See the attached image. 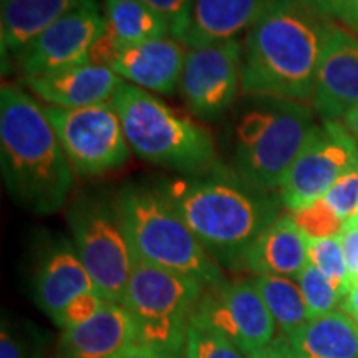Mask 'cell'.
<instances>
[{
	"label": "cell",
	"instance_id": "6da1fadb",
	"mask_svg": "<svg viewBox=\"0 0 358 358\" xmlns=\"http://www.w3.org/2000/svg\"><path fill=\"white\" fill-rule=\"evenodd\" d=\"M330 24L301 0H272L244 40L241 93L312 101Z\"/></svg>",
	"mask_w": 358,
	"mask_h": 358
},
{
	"label": "cell",
	"instance_id": "7a4b0ae2",
	"mask_svg": "<svg viewBox=\"0 0 358 358\" xmlns=\"http://www.w3.org/2000/svg\"><path fill=\"white\" fill-rule=\"evenodd\" d=\"M0 166L13 203L35 214L64 208L73 169L45 106L17 85L0 90Z\"/></svg>",
	"mask_w": 358,
	"mask_h": 358
},
{
	"label": "cell",
	"instance_id": "3957f363",
	"mask_svg": "<svg viewBox=\"0 0 358 358\" xmlns=\"http://www.w3.org/2000/svg\"><path fill=\"white\" fill-rule=\"evenodd\" d=\"M161 191L217 264L243 262L254 241L280 216V198L239 178L186 176L169 179Z\"/></svg>",
	"mask_w": 358,
	"mask_h": 358
},
{
	"label": "cell",
	"instance_id": "277c9868",
	"mask_svg": "<svg viewBox=\"0 0 358 358\" xmlns=\"http://www.w3.org/2000/svg\"><path fill=\"white\" fill-rule=\"evenodd\" d=\"M231 136L232 173L245 185L271 192L284 181L315 128V108L303 101L248 96Z\"/></svg>",
	"mask_w": 358,
	"mask_h": 358
},
{
	"label": "cell",
	"instance_id": "5b68a950",
	"mask_svg": "<svg viewBox=\"0 0 358 358\" xmlns=\"http://www.w3.org/2000/svg\"><path fill=\"white\" fill-rule=\"evenodd\" d=\"M115 206L134 256L140 261L191 277L204 287L226 280L221 267L192 234L161 187L127 186L118 192Z\"/></svg>",
	"mask_w": 358,
	"mask_h": 358
},
{
	"label": "cell",
	"instance_id": "8992f818",
	"mask_svg": "<svg viewBox=\"0 0 358 358\" xmlns=\"http://www.w3.org/2000/svg\"><path fill=\"white\" fill-rule=\"evenodd\" d=\"M131 151L148 163L198 176L217 168L211 133L134 85L123 83L113 96Z\"/></svg>",
	"mask_w": 358,
	"mask_h": 358
},
{
	"label": "cell",
	"instance_id": "52a82bcc",
	"mask_svg": "<svg viewBox=\"0 0 358 358\" xmlns=\"http://www.w3.org/2000/svg\"><path fill=\"white\" fill-rule=\"evenodd\" d=\"M204 285L134 259L123 307L131 315L136 337L163 358H185L192 310Z\"/></svg>",
	"mask_w": 358,
	"mask_h": 358
},
{
	"label": "cell",
	"instance_id": "ba28073f",
	"mask_svg": "<svg viewBox=\"0 0 358 358\" xmlns=\"http://www.w3.org/2000/svg\"><path fill=\"white\" fill-rule=\"evenodd\" d=\"M73 248L105 301L122 303L134 267V256L115 201L82 194L70 208Z\"/></svg>",
	"mask_w": 358,
	"mask_h": 358
},
{
	"label": "cell",
	"instance_id": "9c48e42d",
	"mask_svg": "<svg viewBox=\"0 0 358 358\" xmlns=\"http://www.w3.org/2000/svg\"><path fill=\"white\" fill-rule=\"evenodd\" d=\"M71 169L82 176H100L122 168L131 148L113 101L83 108L45 106Z\"/></svg>",
	"mask_w": 358,
	"mask_h": 358
},
{
	"label": "cell",
	"instance_id": "30bf717a",
	"mask_svg": "<svg viewBox=\"0 0 358 358\" xmlns=\"http://www.w3.org/2000/svg\"><path fill=\"white\" fill-rule=\"evenodd\" d=\"M358 163V143L342 122H322L308 134L279 187L289 213L324 198L327 191Z\"/></svg>",
	"mask_w": 358,
	"mask_h": 358
},
{
	"label": "cell",
	"instance_id": "8fae6325",
	"mask_svg": "<svg viewBox=\"0 0 358 358\" xmlns=\"http://www.w3.org/2000/svg\"><path fill=\"white\" fill-rule=\"evenodd\" d=\"M191 320L224 335L245 357L275 340L277 325L254 282L224 280L206 287Z\"/></svg>",
	"mask_w": 358,
	"mask_h": 358
},
{
	"label": "cell",
	"instance_id": "7c38bea8",
	"mask_svg": "<svg viewBox=\"0 0 358 358\" xmlns=\"http://www.w3.org/2000/svg\"><path fill=\"white\" fill-rule=\"evenodd\" d=\"M243 53L239 38L187 48L179 93L192 116L214 122L229 111L241 92Z\"/></svg>",
	"mask_w": 358,
	"mask_h": 358
},
{
	"label": "cell",
	"instance_id": "4fadbf2b",
	"mask_svg": "<svg viewBox=\"0 0 358 358\" xmlns=\"http://www.w3.org/2000/svg\"><path fill=\"white\" fill-rule=\"evenodd\" d=\"M106 27L96 0L58 19L17 55L24 78L43 77L88 64L90 53Z\"/></svg>",
	"mask_w": 358,
	"mask_h": 358
},
{
	"label": "cell",
	"instance_id": "5bb4252c",
	"mask_svg": "<svg viewBox=\"0 0 358 358\" xmlns=\"http://www.w3.org/2000/svg\"><path fill=\"white\" fill-rule=\"evenodd\" d=\"M312 103L322 122H342L358 105V35L334 22L322 50Z\"/></svg>",
	"mask_w": 358,
	"mask_h": 358
},
{
	"label": "cell",
	"instance_id": "9a60e30c",
	"mask_svg": "<svg viewBox=\"0 0 358 358\" xmlns=\"http://www.w3.org/2000/svg\"><path fill=\"white\" fill-rule=\"evenodd\" d=\"M187 47L173 37L146 40L124 47L110 69L134 87L173 95L179 88Z\"/></svg>",
	"mask_w": 358,
	"mask_h": 358
},
{
	"label": "cell",
	"instance_id": "2e32d148",
	"mask_svg": "<svg viewBox=\"0 0 358 358\" xmlns=\"http://www.w3.org/2000/svg\"><path fill=\"white\" fill-rule=\"evenodd\" d=\"M24 80L30 92L40 101H45V106L58 108H83L108 103L124 83L108 66L93 64Z\"/></svg>",
	"mask_w": 358,
	"mask_h": 358
},
{
	"label": "cell",
	"instance_id": "e0dca14e",
	"mask_svg": "<svg viewBox=\"0 0 358 358\" xmlns=\"http://www.w3.org/2000/svg\"><path fill=\"white\" fill-rule=\"evenodd\" d=\"M138 340L129 312L122 303L106 302L95 317L65 329L58 343L60 358H111Z\"/></svg>",
	"mask_w": 358,
	"mask_h": 358
},
{
	"label": "cell",
	"instance_id": "ac0fdd59",
	"mask_svg": "<svg viewBox=\"0 0 358 358\" xmlns=\"http://www.w3.org/2000/svg\"><path fill=\"white\" fill-rule=\"evenodd\" d=\"M308 237L294 221L292 213H282L254 241L243 264L256 275L295 279L308 264Z\"/></svg>",
	"mask_w": 358,
	"mask_h": 358
},
{
	"label": "cell",
	"instance_id": "d6986e66",
	"mask_svg": "<svg viewBox=\"0 0 358 358\" xmlns=\"http://www.w3.org/2000/svg\"><path fill=\"white\" fill-rule=\"evenodd\" d=\"M34 290L35 302L53 319L80 294L96 289L73 245L60 243L43 256L35 275Z\"/></svg>",
	"mask_w": 358,
	"mask_h": 358
},
{
	"label": "cell",
	"instance_id": "ffe728a7",
	"mask_svg": "<svg viewBox=\"0 0 358 358\" xmlns=\"http://www.w3.org/2000/svg\"><path fill=\"white\" fill-rule=\"evenodd\" d=\"M88 0H0L2 60L17 58L58 19Z\"/></svg>",
	"mask_w": 358,
	"mask_h": 358
},
{
	"label": "cell",
	"instance_id": "44dd1931",
	"mask_svg": "<svg viewBox=\"0 0 358 358\" xmlns=\"http://www.w3.org/2000/svg\"><path fill=\"white\" fill-rule=\"evenodd\" d=\"M271 3L272 0H196L185 45L198 48L239 38Z\"/></svg>",
	"mask_w": 358,
	"mask_h": 358
},
{
	"label": "cell",
	"instance_id": "7402d4cb",
	"mask_svg": "<svg viewBox=\"0 0 358 358\" xmlns=\"http://www.w3.org/2000/svg\"><path fill=\"white\" fill-rule=\"evenodd\" d=\"M285 340L295 358H358V327L340 308L313 317Z\"/></svg>",
	"mask_w": 358,
	"mask_h": 358
},
{
	"label": "cell",
	"instance_id": "603a6c76",
	"mask_svg": "<svg viewBox=\"0 0 358 358\" xmlns=\"http://www.w3.org/2000/svg\"><path fill=\"white\" fill-rule=\"evenodd\" d=\"M103 13L106 32L122 48L169 35L168 22L143 0H105Z\"/></svg>",
	"mask_w": 358,
	"mask_h": 358
},
{
	"label": "cell",
	"instance_id": "cb8c5ba5",
	"mask_svg": "<svg viewBox=\"0 0 358 358\" xmlns=\"http://www.w3.org/2000/svg\"><path fill=\"white\" fill-rule=\"evenodd\" d=\"M252 282L266 302L277 330L282 332V337H290L295 330H299L312 319L302 290L295 279L279 275H257Z\"/></svg>",
	"mask_w": 358,
	"mask_h": 358
},
{
	"label": "cell",
	"instance_id": "d4e9b609",
	"mask_svg": "<svg viewBox=\"0 0 358 358\" xmlns=\"http://www.w3.org/2000/svg\"><path fill=\"white\" fill-rule=\"evenodd\" d=\"M295 280L302 290L312 319L338 310V307L342 306V292L335 287L334 282L324 272H320L312 264H307L301 274L295 277Z\"/></svg>",
	"mask_w": 358,
	"mask_h": 358
},
{
	"label": "cell",
	"instance_id": "484cf974",
	"mask_svg": "<svg viewBox=\"0 0 358 358\" xmlns=\"http://www.w3.org/2000/svg\"><path fill=\"white\" fill-rule=\"evenodd\" d=\"M308 264L315 266L320 272L334 282L342 295L347 294L350 285L345 256H343L340 236L324 237V239H308Z\"/></svg>",
	"mask_w": 358,
	"mask_h": 358
},
{
	"label": "cell",
	"instance_id": "4316f807",
	"mask_svg": "<svg viewBox=\"0 0 358 358\" xmlns=\"http://www.w3.org/2000/svg\"><path fill=\"white\" fill-rule=\"evenodd\" d=\"M185 358H245L224 335L191 320L186 337Z\"/></svg>",
	"mask_w": 358,
	"mask_h": 358
},
{
	"label": "cell",
	"instance_id": "83f0119b",
	"mask_svg": "<svg viewBox=\"0 0 358 358\" xmlns=\"http://www.w3.org/2000/svg\"><path fill=\"white\" fill-rule=\"evenodd\" d=\"M294 221L301 227L308 239H324L342 234L345 222L327 206L324 199L306 206L292 213Z\"/></svg>",
	"mask_w": 358,
	"mask_h": 358
},
{
	"label": "cell",
	"instance_id": "f1b7e54d",
	"mask_svg": "<svg viewBox=\"0 0 358 358\" xmlns=\"http://www.w3.org/2000/svg\"><path fill=\"white\" fill-rule=\"evenodd\" d=\"M322 199L343 222L353 221L358 216V163L343 174Z\"/></svg>",
	"mask_w": 358,
	"mask_h": 358
},
{
	"label": "cell",
	"instance_id": "f546056e",
	"mask_svg": "<svg viewBox=\"0 0 358 358\" xmlns=\"http://www.w3.org/2000/svg\"><path fill=\"white\" fill-rule=\"evenodd\" d=\"M168 22L169 35L185 43L189 32L196 0H143Z\"/></svg>",
	"mask_w": 358,
	"mask_h": 358
},
{
	"label": "cell",
	"instance_id": "4dcf8cb0",
	"mask_svg": "<svg viewBox=\"0 0 358 358\" xmlns=\"http://www.w3.org/2000/svg\"><path fill=\"white\" fill-rule=\"evenodd\" d=\"M105 299L101 297L96 290H90V292L80 294L75 297L69 306L62 308L60 312L53 317V322L62 329H70V327H77L83 322H87L95 317L103 307L106 306Z\"/></svg>",
	"mask_w": 358,
	"mask_h": 358
},
{
	"label": "cell",
	"instance_id": "1f68e13d",
	"mask_svg": "<svg viewBox=\"0 0 358 358\" xmlns=\"http://www.w3.org/2000/svg\"><path fill=\"white\" fill-rule=\"evenodd\" d=\"M0 358H40V353L35 350L34 343L15 335L3 324L0 334Z\"/></svg>",
	"mask_w": 358,
	"mask_h": 358
},
{
	"label": "cell",
	"instance_id": "d6a6232c",
	"mask_svg": "<svg viewBox=\"0 0 358 358\" xmlns=\"http://www.w3.org/2000/svg\"><path fill=\"white\" fill-rule=\"evenodd\" d=\"M301 2L327 22H343L353 0H301Z\"/></svg>",
	"mask_w": 358,
	"mask_h": 358
},
{
	"label": "cell",
	"instance_id": "836d02e7",
	"mask_svg": "<svg viewBox=\"0 0 358 358\" xmlns=\"http://www.w3.org/2000/svg\"><path fill=\"white\" fill-rule=\"evenodd\" d=\"M340 239H342L343 256H345L348 277H350L352 284L358 280V224H347L340 234Z\"/></svg>",
	"mask_w": 358,
	"mask_h": 358
},
{
	"label": "cell",
	"instance_id": "e575fe53",
	"mask_svg": "<svg viewBox=\"0 0 358 358\" xmlns=\"http://www.w3.org/2000/svg\"><path fill=\"white\" fill-rule=\"evenodd\" d=\"M245 358H295V357L292 350H290L285 337H279L272 343H268L267 347L250 353V355H248Z\"/></svg>",
	"mask_w": 358,
	"mask_h": 358
},
{
	"label": "cell",
	"instance_id": "d590c367",
	"mask_svg": "<svg viewBox=\"0 0 358 358\" xmlns=\"http://www.w3.org/2000/svg\"><path fill=\"white\" fill-rule=\"evenodd\" d=\"M111 358H163L158 352L153 350L151 347L141 343L140 340H134L129 345L123 347L116 355Z\"/></svg>",
	"mask_w": 358,
	"mask_h": 358
},
{
	"label": "cell",
	"instance_id": "8d00e7d4",
	"mask_svg": "<svg viewBox=\"0 0 358 358\" xmlns=\"http://www.w3.org/2000/svg\"><path fill=\"white\" fill-rule=\"evenodd\" d=\"M340 307H342V310L345 312L358 327V280L352 282V284L348 285V290L347 294L343 295L342 306Z\"/></svg>",
	"mask_w": 358,
	"mask_h": 358
},
{
	"label": "cell",
	"instance_id": "74e56055",
	"mask_svg": "<svg viewBox=\"0 0 358 358\" xmlns=\"http://www.w3.org/2000/svg\"><path fill=\"white\" fill-rule=\"evenodd\" d=\"M342 123L345 124V128L353 136V140L358 143V105L350 111H347V115L342 118Z\"/></svg>",
	"mask_w": 358,
	"mask_h": 358
},
{
	"label": "cell",
	"instance_id": "f35d334b",
	"mask_svg": "<svg viewBox=\"0 0 358 358\" xmlns=\"http://www.w3.org/2000/svg\"><path fill=\"white\" fill-rule=\"evenodd\" d=\"M342 24L345 25L350 32L358 35V0H353L350 10H348L345 20H343Z\"/></svg>",
	"mask_w": 358,
	"mask_h": 358
},
{
	"label": "cell",
	"instance_id": "ab89813d",
	"mask_svg": "<svg viewBox=\"0 0 358 358\" xmlns=\"http://www.w3.org/2000/svg\"><path fill=\"white\" fill-rule=\"evenodd\" d=\"M348 224H358V216H357L355 219H353V221H350V222H348ZM345 226H347V224H345Z\"/></svg>",
	"mask_w": 358,
	"mask_h": 358
}]
</instances>
